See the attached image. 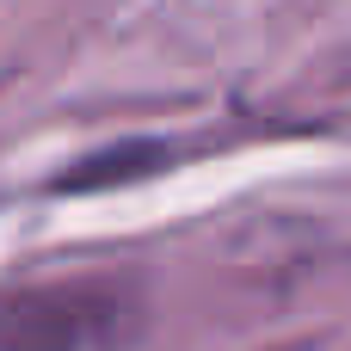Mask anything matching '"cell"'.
Returning a JSON list of instances; mask_svg holds the SVG:
<instances>
[]
</instances>
